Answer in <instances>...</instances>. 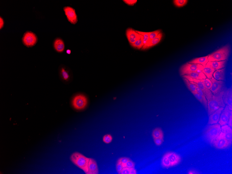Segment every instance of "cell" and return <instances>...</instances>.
<instances>
[{"instance_id":"7","label":"cell","mask_w":232,"mask_h":174,"mask_svg":"<svg viewBox=\"0 0 232 174\" xmlns=\"http://www.w3.org/2000/svg\"><path fill=\"white\" fill-rule=\"evenodd\" d=\"M204 67L202 65L198 64H190L187 63L180 67L179 70L181 76L186 75L198 71H202Z\"/></svg>"},{"instance_id":"12","label":"cell","mask_w":232,"mask_h":174,"mask_svg":"<svg viewBox=\"0 0 232 174\" xmlns=\"http://www.w3.org/2000/svg\"><path fill=\"white\" fill-rule=\"evenodd\" d=\"M210 80L212 83V86L210 90L213 95L218 94L224 89V82L223 81L216 80L213 77Z\"/></svg>"},{"instance_id":"4","label":"cell","mask_w":232,"mask_h":174,"mask_svg":"<svg viewBox=\"0 0 232 174\" xmlns=\"http://www.w3.org/2000/svg\"><path fill=\"white\" fill-rule=\"evenodd\" d=\"M221 132V126L219 124L209 126L204 132V135L208 141L212 144Z\"/></svg>"},{"instance_id":"27","label":"cell","mask_w":232,"mask_h":174,"mask_svg":"<svg viewBox=\"0 0 232 174\" xmlns=\"http://www.w3.org/2000/svg\"><path fill=\"white\" fill-rule=\"evenodd\" d=\"M152 136L154 139L164 137L163 132L160 128H157L153 131Z\"/></svg>"},{"instance_id":"46","label":"cell","mask_w":232,"mask_h":174,"mask_svg":"<svg viewBox=\"0 0 232 174\" xmlns=\"http://www.w3.org/2000/svg\"><path fill=\"white\" fill-rule=\"evenodd\" d=\"M71 50L70 49H67V51H66V53H67L68 54H70L71 53Z\"/></svg>"},{"instance_id":"8","label":"cell","mask_w":232,"mask_h":174,"mask_svg":"<svg viewBox=\"0 0 232 174\" xmlns=\"http://www.w3.org/2000/svg\"><path fill=\"white\" fill-rule=\"evenodd\" d=\"M182 77L188 80L192 84L195 85L199 88L203 92L205 96L207 102L212 99L213 95L212 92L210 90L206 88L203 83L201 80L192 78L186 75L183 76Z\"/></svg>"},{"instance_id":"5","label":"cell","mask_w":232,"mask_h":174,"mask_svg":"<svg viewBox=\"0 0 232 174\" xmlns=\"http://www.w3.org/2000/svg\"><path fill=\"white\" fill-rule=\"evenodd\" d=\"M58 71L59 79L65 84H69L73 80V73L70 68L67 66L60 65Z\"/></svg>"},{"instance_id":"24","label":"cell","mask_w":232,"mask_h":174,"mask_svg":"<svg viewBox=\"0 0 232 174\" xmlns=\"http://www.w3.org/2000/svg\"><path fill=\"white\" fill-rule=\"evenodd\" d=\"M215 71L211 67L206 65L204 67L202 72L205 75L208 79H211L213 77V74Z\"/></svg>"},{"instance_id":"26","label":"cell","mask_w":232,"mask_h":174,"mask_svg":"<svg viewBox=\"0 0 232 174\" xmlns=\"http://www.w3.org/2000/svg\"><path fill=\"white\" fill-rule=\"evenodd\" d=\"M186 76L191 78H192L199 80H202L207 78L205 75L202 72L201 73H197V72H194V73L186 75Z\"/></svg>"},{"instance_id":"39","label":"cell","mask_w":232,"mask_h":174,"mask_svg":"<svg viewBox=\"0 0 232 174\" xmlns=\"http://www.w3.org/2000/svg\"><path fill=\"white\" fill-rule=\"evenodd\" d=\"M154 140L155 144L157 146L161 145L162 143L164 142L163 138L154 139Z\"/></svg>"},{"instance_id":"21","label":"cell","mask_w":232,"mask_h":174,"mask_svg":"<svg viewBox=\"0 0 232 174\" xmlns=\"http://www.w3.org/2000/svg\"><path fill=\"white\" fill-rule=\"evenodd\" d=\"M221 132L224 134L226 139L230 143H232V130L231 128L229 125H223L221 127Z\"/></svg>"},{"instance_id":"40","label":"cell","mask_w":232,"mask_h":174,"mask_svg":"<svg viewBox=\"0 0 232 174\" xmlns=\"http://www.w3.org/2000/svg\"><path fill=\"white\" fill-rule=\"evenodd\" d=\"M130 159L127 158H121L119 159V160L121 162L123 167H125V164Z\"/></svg>"},{"instance_id":"9","label":"cell","mask_w":232,"mask_h":174,"mask_svg":"<svg viewBox=\"0 0 232 174\" xmlns=\"http://www.w3.org/2000/svg\"><path fill=\"white\" fill-rule=\"evenodd\" d=\"M22 40L24 45L28 47H31L34 46L37 44L38 38L35 33L28 31L24 34Z\"/></svg>"},{"instance_id":"10","label":"cell","mask_w":232,"mask_h":174,"mask_svg":"<svg viewBox=\"0 0 232 174\" xmlns=\"http://www.w3.org/2000/svg\"><path fill=\"white\" fill-rule=\"evenodd\" d=\"M231 144L225 139L224 134L221 132L219 136L214 141L212 144L218 149H224L228 148Z\"/></svg>"},{"instance_id":"15","label":"cell","mask_w":232,"mask_h":174,"mask_svg":"<svg viewBox=\"0 0 232 174\" xmlns=\"http://www.w3.org/2000/svg\"><path fill=\"white\" fill-rule=\"evenodd\" d=\"M223 100L225 104H227L229 109L232 110V92L231 88L225 89Z\"/></svg>"},{"instance_id":"22","label":"cell","mask_w":232,"mask_h":174,"mask_svg":"<svg viewBox=\"0 0 232 174\" xmlns=\"http://www.w3.org/2000/svg\"><path fill=\"white\" fill-rule=\"evenodd\" d=\"M227 61L209 62L206 65L211 67L216 71L225 68Z\"/></svg>"},{"instance_id":"13","label":"cell","mask_w":232,"mask_h":174,"mask_svg":"<svg viewBox=\"0 0 232 174\" xmlns=\"http://www.w3.org/2000/svg\"><path fill=\"white\" fill-rule=\"evenodd\" d=\"M221 114L218 121L219 124L221 126L226 125L228 123L229 118L232 116V111L229 109L228 106H227L225 107L223 112Z\"/></svg>"},{"instance_id":"33","label":"cell","mask_w":232,"mask_h":174,"mask_svg":"<svg viewBox=\"0 0 232 174\" xmlns=\"http://www.w3.org/2000/svg\"><path fill=\"white\" fill-rule=\"evenodd\" d=\"M187 0H174L173 1L174 4L178 7H182L187 4Z\"/></svg>"},{"instance_id":"17","label":"cell","mask_w":232,"mask_h":174,"mask_svg":"<svg viewBox=\"0 0 232 174\" xmlns=\"http://www.w3.org/2000/svg\"><path fill=\"white\" fill-rule=\"evenodd\" d=\"M166 154L170 161L171 167L176 166L181 161L180 156L176 153L173 152H169L167 153Z\"/></svg>"},{"instance_id":"18","label":"cell","mask_w":232,"mask_h":174,"mask_svg":"<svg viewBox=\"0 0 232 174\" xmlns=\"http://www.w3.org/2000/svg\"><path fill=\"white\" fill-rule=\"evenodd\" d=\"M163 37V34L162 32H161L159 35L150 41H149L147 42V44L144 45L141 49L144 50L150 49L157 44H159L161 41Z\"/></svg>"},{"instance_id":"35","label":"cell","mask_w":232,"mask_h":174,"mask_svg":"<svg viewBox=\"0 0 232 174\" xmlns=\"http://www.w3.org/2000/svg\"><path fill=\"white\" fill-rule=\"evenodd\" d=\"M191 92L192 94L194 96L195 98H196L200 103L202 104H203L205 107V104L203 98L199 94L196 92Z\"/></svg>"},{"instance_id":"11","label":"cell","mask_w":232,"mask_h":174,"mask_svg":"<svg viewBox=\"0 0 232 174\" xmlns=\"http://www.w3.org/2000/svg\"><path fill=\"white\" fill-rule=\"evenodd\" d=\"M63 10L69 21L73 25L76 24L78 21V16L74 9L70 7H65Z\"/></svg>"},{"instance_id":"1","label":"cell","mask_w":232,"mask_h":174,"mask_svg":"<svg viewBox=\"0 0 232 174\" xmlns=\"http://www.w3.org/2000/svg\"><path fill=\"white\" fill-rule=\"evenodd\" d=\"M225 89L215 95H213L212 98L207 102L208 114L209 115H211L220 107H224L225 104L223 100Z\"/></svg>"},{"instance_id":"14","label":"cell","mask_w":232,"mask_h":174,"mask_svg":"<svg viewBox=\"0 0 232 174\" xmlns=\"http://www.w3.org/2000/svg\"><path fill=\"white\" fill-rule=\"evenodd\" d=\"M126 35L130 44H134L140 37V35L135 31V30L131 28L126 29Z\"/></svg>"},{"instance_id":"28","label":"cell","mask_w":232,"mask_h":174,"mask_svg":"<svg viewBox=\"0 0 232 174\" xmlns=\"http://www.w3.org/2000/svg\"><path fill=\"white\" fill-rule=\"evenodd\" d=\"M135 31L140 35V37L142 39L144 47V45H145L147 42L149 40V32H141L137 31Z\"/></svg>"},{"instance_id":"23","label":"cell","mask_w":232,"mask_h":174,"mask_svg":"<svg viewBox=\"0 0 232 174\" xmlns=\"http://www.w3.org/2000/svg\"><path fill=\"white\" fill-rule=\"evenodd\" d=\"M208 55L201 58H198L194 59L190 61L188 63L190 64H198L202 65L204 67H205L207 63L209 62Z\"/></svg>"},{"instance_id":"31","label":"cell","mask_w":232,"mask_h":174,"mask_svg":"<svg viewBox=\"0 0 232 174\" xmlns=\"http://www.w3.org/2000/svg\"><path fill=\"white\" fill-rule=\"evenodd\" d=\"M130 45L134 49H141L144 46L142 39H141L140 37L137 40L135 41L134 44Z\"/></svg>"},{"instance_id":"2","label":"cell","mask_w":232,"mask_h":174,"mask_svg":"<svg viewBox=\"0 0 232 174\" xmlns=\"http://www.w3.org/2000/svg\"><path fill=\"white\" fill-rule=\"evenodd\" d=\"M230 52V45H227L208 55L209 62L221 61L226 60Z\"/></svg>"},{"instance_id":"20","label":"cell","mask_w":232,"mask_h":174,"mask_svg":"<svg viewBox=\"0 0 232 174\" xmlns=\"http://www.w3.org/2000/svg\"><path fill=\"white\" fill-rule=\"evenodd\" d=\"M88 169V172L87 174H98L99 173L97 163L94 159L89 158Z\"/></svg>"},{"instance_id":"43","label":"cell","mask_w":232,"mask_h":174,"mask_svg":"<svg viewBox=\"0 0 232 174\" xmlns=\"http://www.w3.org/2000/svg\"><path fill=\"white\" fill-rule=\"evenodd\" d=\"M4 25V21L1 16L0 17V29L3 28Z\"/></svg>"},{"instance_id":"44","label":"cell","mask_w":232,"mask_h":174,"mask_svg":"<svg viewBox=\"0 0 232 174\" xmlns=\"http://www.w3.org/2000/svg\"><path fill=\"white\" fill-rule=\"evenodd\" d=\"M232 116H231L229 118L228 122L229 126L231 128H232Z\"/></svg>"},{"instance_id":"16","label":"cell","mask_w":232,"mask_h":174,"mask_svg":"<svg viewBox=\"0 0 232 174\" xmlns=\"http://www.w3.org/2000/svg\"><path fill=\"white\" fill-rule=\"evenodd\" d=\"M224 109V107H220V108L216 110L215 111L212 113L211 115H209L208 124L213 125L217 124L219 121L222 111Z\"/></svg>"},{"instance_id":"19","label":"cell","mask_w":232,"mask_h":174,"mask_svg":"<svg viewBox=\"0 0 232 174\" xmlns=\"http://www.w3.org/2000/svg\"><path fill=\"white\" fill-rule=\"evenodd\" d=\"M65 44L64 41L60 38H57L53 42L54 49L57 52L62 53L65 49Z\"/></svg>"},{"instance_id":"38","label":"cell","mask_w":232,"mask_h":174,"mask_svg":"<svg viewBox=\"0 0 232 174\" xmlns=\"http://www.w3.org/2000/svg\"><path fill=\"white\" fill-rule=\"evenodd\" d=\"M123 168V167L122 163L118 160V161H117V162L116 166V169L117 172H118L119 174H120V172H121Z\"/></svg>"},{"instance_id":"36","label":"cell","mask_w":232,"mask_h":174,"mask_svg":"<svg viewBox=\"0 0 232 174\" xmlns=\"http://www.w3.org/2000/svg\"><path fill=\"white\" fill-rule=\"evenodd\" d=\"M203 83L205 87L207 89L210 90L212 86V83L210 79L206 78L201 80Z\"/></svg>"},{"instance_id":"25","label":"cell","mask_w":232,"mask_h":174,"mask_svg":"<svg viewBox=\"0 0 232 174\" xmlns=\"http://www.w3.org/2000/svg\"><path fill=\"white\" fill-rule=\"evenodd\" d=\"M225 68L215 71L213 74V78L217 80H224L225 79Z\"/></svg>"},{"instance_id":"32","label":"cell","mask_w":232,"mask_h":174,"mask_svg":"<svg viewBox=\"0 0 232 174\" xmlns=\"http://www.w3.org/2000/svg\"><path fill=\"white\" fill-rule=\"evenodd\" d=\"M183 80L184 82H185L187 87L188 88L190 91L191 92H196V86L192 84L187 79L184 78H183Z\"/></svg>"},{"instance_id":"37","label":"cell","mask_w":232,"mask_h":174,"mask_svg":"<svg viewBox=\"0 0 232 174\" xmlns=\"http://www.w3.org/2000/svg\"><path fill=\"white\" fill-rule=\"evenodd\" d=\"M113 138L110 134H106L103 137V141L105 143H109L112 142Z\"/></svg>"},{"instance_id":"41","label":"cell","mask_w":232,"mask_h":174,"mask_svg":"<svg viewBox=\"0 0 232 174\" xmlns=\"http://www.w3.org/2000/svg\"><path fill=\"white\" fill-rule=\"evenodd\" d=\"M135 167V163L133 161H132L130 159L128 161L125 166V167H127L128 168H134Z\"/></svg>"},{"instance_id":"29","label":"cell","mask_w":232,"mask_h":174,"mask_svg":"<svg viewBox=\"0 0 232 174\" xmlns=\"http://www.w3.org/2000/svg\"><path fill=\"white\" fill-rule=\"evenodd\" d=\"M162 165L163 167L168 168L171 167V162L168 158L166 154L163 157L162 160Z\"/></svg>"},{"instance_id":"30","label":"cell","mask_w":232,"mask_h":174,"mask_svg":"<svg viewBox=\"0 0 232 174\" xmlns=\"http://www.w3.org/2000/svg\"><path fill=\"white\" fill-rule=\"evenodd\" d=\"M136 171L134 168L123 167L120 174H136Z\"/></svg>"},{"instance_id":"6","label":"cell","mask_w":232,"mask_h":174,"mask_svg":"<svg viewBox=\"0 0 232 174\" xmlns=\"http://www.w3.org/2000/svg\"><path fill=\"white\" fill-rule=\"evenodd\" d=\"M88 104V98L83 94H79L75 95L72 101V106L75 109L78 111L85 109Z\"/></svg>"},{"instance_id":"42","label":"cell","mask_w":232,"mask_h":174,"mask_svg":"<svg viewBox=\"0 0 232 174\" xmlns=\"http://www.w3.org/2000/svg\"><path fill=\"white\" fill-rule=\"evenodd\" d=\"M127 5L129 6H133L137 2V0H124L123 1Z\"/></svg>"},{"instance_id":"45","label":"cell","mask_w":232,"mask_h":174,"mask_svg":"<svg viewBox=\"0 0 232 174\" xmlns=\"http://www.w3.org/2000/svg\"><path fill=\"white\" fill-rule=\"evenodd\" d=\"M188 174H198L195 171L191 170L189 171Z\"/></svg>"},{"instance_id":"3","label":"cell","mask_w":232,"mask_h":174,"mask_svg":"<svg viewBox=\"0 0 232 174\" xmlns=\"http://www.w3.org/2000/svg\"><path fill=\"white\" fill-rule=\"evenodd\" d=\"M70 159L75 165L83 170L87 174L88 171V164L89 158L85 157L79 153L75 152L71 155Z\"/></svg>"},{"instance_id":"34","label":"cell","mask_w":232,"mask_h":174,"mask_svg":"<svg viewBox=\"0 0 232 174\" xmlns=\"http://www.w3.org/2000/svg\"><path fill=\"white\" fill-rule=\"evenodd\" d=\"M161 32V30H158L155 31L148 32L149 36V41H150L156 37Z\"/></svg>"}]
</instances>
